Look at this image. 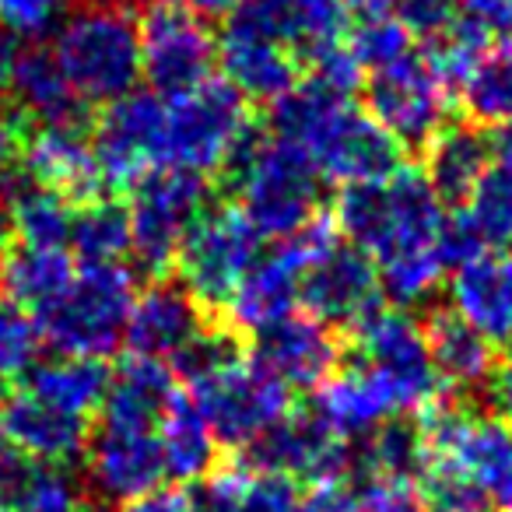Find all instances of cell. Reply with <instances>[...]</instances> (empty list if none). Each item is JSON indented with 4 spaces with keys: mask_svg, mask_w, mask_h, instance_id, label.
I'll return each instance as SVG.
<instances>
[{
    "mask_svg": "<svg viewBox=\"0 0 512 512\" xmlns=\"http://www.w3.org/2000/svg\"><path fill=\"white\" fill-rule=\"evenodd\" d=\"M421 502L439 512H512V428L495 414L432 407L421 414Z\"/></svg>",
    "mask_w": 512,
    "mask_h": 512,
    "instance_id": "obj_1",
    "label": "cell"
},
{
    "mask_svg": "<svg viewBox=\"0 0 512 512\" xmlns=\"http://www.w3.org/2000/svg\"><path fill=\"white\" fill-rule=\"evenodd\" d=\"M225 183L239 193V211L260 235L285 239L313 221L320 207L323 176L295 144L271 137L249 123L246 134L221 165Z\"/></svg>",
    "mask_w": 512,
    "mask_h": 512,
    "instance_id": "obj_2",
    "label": "cell"
},
{
    "mask_svg": "<svg viewBox=\"0 0 512 512\" xmlns=\"http://www.w3.org/2000/svg\"><path fill=\"white\" fill-rule=\"evenodd\" d=\"M446 218L442 197L428 183L425 169L411 165H400L379 183L344 186L334 207L337 232L376 264L418 249H439Z\"/></svg>",
    "mask_w": 512,
    "mask_h": 512,
    "instance_id": "obj_3",
    "label": "cell"
},
{
    "mask_svg": "<svg viewBox=\"0 0 512 512\" xmlns=\"http://www.w3.org/2000/svg\"><path fill=\"white\" fill-rule=\"evenodd\" d=\"M134 295V274L123 264L81 267L64 295L36 313L39 334L67 358L106 362L123 344Z\"/></svg>",
    "mask_w": 512,
    "mask_h": 512,
    "instance_id": "obj_4",
    "label": "cell"
},
{
    "mask_svg": "<svg viewBox=\"0 0 512 512\" xmlns=\"http://www.w3.org/2000/svg\"><path fill=\"white\" fill-rule=\"evenodd\" d=\"M130 214V256L151 281L165 278L176 267L190 225L211 207L207 176L179 165H158L134 183Z\"/></svg>",
    "mask_w": 512,
    "mask_h": 512,
    "instance_id": "obj_5",
    "label": "cell"
},
{
    "mask_svg": "<svg viewBox=\"0 0 512 512\" xmlns=\"http://www.w3.org/2000/svg\"><path fill=\"white\" fill-rule=\"evenodd\" d=\"M260 242L264 235L242 218L239 207H207L179 246V285L204 313H225L235 288L260 260Z\"/></svg>",
    "mask_w": 512,
    "mask_h": 512,
    "instance_id": "obj_6",
    "label": "cell"
},
{
    "mask_svg": "<svg viewBox=\"0 0 512 512\" xmlns=\"http://www.w3.org/2000/svg\"><path fill=\"white\" fill-rule=\"evenodd\" d=\"M358 365L372 372L386 386L397 411L425 414L439 407L442 383L428 355L425 327L411 316V309H383L369 313L355 327Z\"/></svg>",
    "mask_w": 512,
    "mask_h": 512,
    "instance_id": "obj_7",
    "label": "cell"
},
{
    "mask_svg": "<svg viewBox=\"0 0 512 512\" xmlns=\"http://www.w3.org/2000/svg\"><path fill=\"white\" fill-rule=\"evenodd\" d=\"M190 390L218 446L246 449L256 435L295 411L292 390L246 355Z\"/></svg>",
    "mask_w": 512,
    "mask_h": 512,
    "instance_id": "obj_8",
    "label": "cell"
},
{
    "mask_svg": "<svg viewBox=\"0 0 512 512\" xmlns=\"http://www.w3.org/2000/svg\"><path fill=\"white\" fill-rule=\"evenodd\" d=\"M218 60V43L200 18L172 0H155L141 18V78L162 102H179L207 85Z\"/></svg>",
    "mask_w": 512,
    "mask_h": 512,
    "instance_id": "obj_9",
    "label": "cell"
},
{
    "mask_svg": "<svg viewBox=\"0 0 512 512\" xmlns=\"http://www.w3.org/2000/svg\"><path fill=\"white\" fill-rule=\"evenodd\" d=\"M253 123L249 106L225 78H211L186 99L169 102V134H165V165L211 176L221 172L225 158Z\"/></svg>",
    "mask_w": 512,
    "mask_h": 512,
    "instance_id": "obj_10",
    "label": "cell"
},
{
    "mask_svg": "<svg viewBox=\"0 0 512 512\" xmlns=\"http://www.w3.org/2000/svg\"><path fill=\"white\" fill-rule=\"evenodd\" d=\"M453 88L439 78L428 57L407 53L404 60L369 74L365 85V113L400 144V148H428L446 127Z\"/></svg>",
    "mask_w": 512,
    "mask_h": 512,
    "instance_id": "obj_11",
    "label": "cell"
},
{
    "mask_svg": "<svg viewBox=\"0 0 512 512\" xmlns=\"http://www.w3.org/2000/svg\"><path fill=\"white\" fill-rule=\"evenodd\" d=\"M165 134H169V102L151 92H130L127 99L106 106L92 127L95 162L109 197L134 190L144 172L165 165Z\"/></svg>",
    "mask_w": 512,
    "mask_h": 512,
    "instance_id": "obj_12",
    "label": "cell"
},
{
    "mask_svg": "<svg viewBox=\"0 0 512 512\" xmlns=\"http://www.w3.org/2000/svg\"><path fill=\"white\" fill-rule=\"evenodd\" d=\"M242 463L253 470H274L295 481L313 484H341L355 467L351 442L334 435L313 411H292L271 425L264 435H256L242 449Z\"/></svg>",
    "mask_w": 512,
    "mask_h": 512,
    "instance_id": "obj_13",
    "label": "cell"
},
{
    "mask_svg": "<svg viewBox=\"0 0 512 512\" xmlns=\"http://www.w3.org/2000/svg\"><path fill=\"white\" fill-rule=\"evenodd\" d=\"M299 302L313 320L327 323L330 330H355L365 316L379 309L376 260L351 242H337L302 274Z\"/></svg>",
    "mask_w": 512,
    "mask_h": 512,
    "instance_id": "obj_14",
    "label": "cell"
},
{
    "mask_svg": "<svg viewBox=\"0 0 512 512\" xmlns=\"http://www.w3.org/2000/svg\"><path fill=\"white\" fill-rule=\"evenodd\" d=\"M165 481V460L155 432L144 428H109L88 439L85 491L102 505H123Z\"/></svg>",
    "mask_w": 512,
    "mask_h": 512,
    "instance_id": "obj_15",
    "label": "cell"
},
{
    "mask_svg": "<svg viewBox=\"0 0 512 512\" xmlns=\"http://www.w3.org/2000/svg\"><path fill=\"white\" fill-rule=\"evenodd\" d=\"M22 169L39 186L60 193L74 207L109 197L92 148V123H39L29 127Z\"/></svg>",
    "mask_w": 512,
    "mask_h": 512,
    "instance_id": "obj_16",
    "label": "cell"
},
{
    "mask_svg": "<svg viewBox=\"0 0 512 512\" xmlns=\"http://www.w3.org/2000/svg\"><path fill=\"white\" fill-rule=\"evenodd\" d=\"M309 158L323 179H334L341 186H362L379 183L400 169V144L369 113L348 102L313 144Z\"/></svg>",
    "mask_w": 512,
    "mask_h": 512,
    "instance_id": "obj_17",
    "label": "cell"
},
{
    "mask_svg": "<svg viewBox=\"0 0 512 512\" xmlns=\"http://www.w3.org/2000/svg\"><path fill=\"white\" fill-rule=\"evenodd\" d=\"M253 358L288 390H316L337 372L341 341L337 330L309 313H288L285 320L253 334Z\"/></svg>",
    "mask_w": 512,
    "mask_h": 512,
    "instance_id": "obj_18",
    "label": "cell"
},
{
    "mask_svg": "<svg viewBox=\"0 0 512 512\" xmlns=\"http://www.w3.org/2000/svg\"><path fill=\"white\" fill-rule=\"evenodd\" d=\"M207 320L211 313H204L179 281L158 278L141 295H134L123 344L130 348V355L172 362Z\"/></svg>",
    "mask_w": 512,
    "mask_h": 512,
    "instance_id": "obj_19",
    "label": "cell"
},
{
    "mask_svg": "<svg viewBox=\"0 0 512 512\" xmlns=\"http://www.w3.org/2000/svg\"><path fill=\"white\" fill-rule=\"evenodd\" d=\"M449 313L491 348H512V256L481 253L449 278Z\"/></svg>",
    "mask_w": 512,
    "mask_h": 512,
    "instance_id": "obj_20",
    "label": "cell"
},
{
    "mask_svg": "<svg viewBox=\"0 0 512 512\" xmlns=\"http://www.w3.org/2000/svg\"><path fill=\"white\" fill-rule=\"evenodd\" d=\"M0 432L8 435L15 446H22L32 460L50 463V467H67L88 449V421L64 414L57 407L43 404L29 390H15V397L0 411Z\"/></svg>",
    "mask_w": 512,
    "mask_h": 512,
    "instance_id": "obj_21",
    "label": "cell"
},
{
    "mask_svg": "<svg viewBox=\"0 0 512 512\" xmlns=\"http://www.w3.org/2000/svg\"><path fill=\"white\" fill-rule=\"evenodd\" d=\"M8 92L15 99L11 106L32 127H39V123H92L88 120V106L67 85L57 57H53V46L18 43Z\"/></svg>",
    "mask_w": 512,
    "mask_h": 512,
    "instance_id": "obj_22",
    "label": "cell"
},
{
    "mask_svg": "<svg viewBox=\"0 0 512 512\" xmlns=\"http://www.w3.org/2000/svg\"><path fill=\"white\" fill-rule=\"evenodd\" d=\"M218 60L225 67V81L246 102L253 99L271 106L299 81V60L288 46L253 32L228 29V25L218 39Z\"/></svg>",
    "mask_w": 512,
    "mask_h": 512,
    "instance_id": "obj_23",
    "label": "cell"
},
{
    "mask_svg": "<svg viewBox=\"0 0 512 512\" xmlns=\"http://www.w3.org/2000/svg\"><path fill=\"white\" fill-rule=\"evenodd\" d=\"M176 393V372L158 358L130 355L109 372V390L102 400V425L144 428L155 432L158 418Z\"/></svg>",
    "mask_w": 512,
    "mask_h": 512,
    "instance_id": "obj_24",
    "label": "cell"
},
{
    "mask_svg": "<svg viewBox=\"0 0 512 512\" xmlns=\"http://www.w3.org/2000/svg\"><path fill=\"white\" fill-rule=\"evenodd\" d=\"M309 411L323 421L341 439H365L376 432L390 414L397 411L386 393V386L372 376L365 365H355L348 372H334L323 386H316V397Z\"/></svg>",
    "mask_w": 512,
    "mask_h": 512,
    "instance_id": "obj_25",
    "label": "cell"
},
{
    "mask_svg": "<svg viewBox=\"0 0 512 512\" xmlns=\"http://www.w3.org/2000/svg\"><path fill=\"white\" fill-rule=\"evenodd\" d=\"M158 446H162L165 477L179 484L204 481L214 467H218V442H214L211 428H207L204 414H200L197 400L186 393H172L169 407L158 418Z\"/></svg>",
    "mask_w": 512,
    "mask_h": 512,
    "instance_id": "obj_26",
    "label": "cell"
},
{
    "mask_svg": "<svg viewBox=\"0 0 512 512\" xmlns=\"http://www.w3.org/2000/svg\"><path fill=\"white\" fill-rule=\"evenodd\" d=\"M425 341L442 386L477 390L488 383L491 369H495V348L477 330H470L460 316H453L449 309L435 313L425 323Z\"/></svg>",
    "mask_w": 512,
    "mask_h": 512,
    "instance_id": "obj_27",
    "label": "cell"
},
{
    "mask_svg": "<svg viewBox=\"0 0 512 512\" xmlns=\"http://www.w3.org/2000/svg\"><path fill=\"white\" fill-rule=\"evenodd\" d=\"M491 162V141L474 127H442L428 141L425 155V176L442 197V204H463L481 172Z\"/></svg>",
    "mask_w": 512,
    "mask_h": 512,
    "instance_id": "obj_28",
    "label": "cell"
},
{
    "mask_svg": "<svg viewBox=\"0 0 512 512\" xmlns=\"http://www.w3.org/2000/svg\"><path fill=\"white\" fill-rule=\"evenodd\" d=\"M109 390V369L106 362L95 358H57V362H43L32 369L29 393L39 397L43 404L57 407L74 418H85L99 411Z\"/></svg>",
    "mask_w": 512,
    "mask_h": 512,
    "instance_id": "obj_29",
    "label": "cell"
},
{
    "mask_svg": "<svg viewBox=\"0 0 512 512\" xmlns=\"http://www.w3.org/2000/svg\"><path fill=\"white\" fill-rule=\"evenodd\" d=\"M74 281V264L67 249H39L22 246L11 249V256L0 264V292L32 316L50 306L57 295Z\"/></svg>",
    "mask_w": 512,
    "mask_h": 512,
    "instance_id": "obj_30",
    "label": "cell"
},
{
    "mask_svg": "<svg viewBox=\"0 0 512 512\" xmlns=\"http://www.w3.org/2000/svg\"><path fill=\"white\" fill-rule=\"evenodd\" d=\"M456 92L474 123L495 130L512 127V36H498L484 46Z\"/></svg>",
    "mask_w": 512,
    "mask_h": 512,
    "instance_id": "obj_31",
    "label": "cell"
},
{
    "mask_svg": "<svg viewBox=\"0 0 512 512\" xmlns=\"http://www.w3.org/2000/svg\"><path fill=\"white\" fill-rule=\"evenodd\" d=\"M456 218L467 225L481 253L512 246V162L491 155L488 169L474 183V190L463 197Z\"/></svg>",
    "mask_w": 512,
    "mask_h": 512,
    "instance_id": "obj_32",
    "label": "cell"
},
{
    "mask_svg": "<svg viewBox=\"0 0 512 512\" xmlns=\"http://www.w3.org/2000/svg\"><path fill=\"white\" fill-rule=\"evenodd\" d=\"M15 221V235H22V246H39V249H64L71 239V221H74V204L64 200L60 193L39 186L36 179H29V172H18V179L11 183L8 197H4Z\"/></svg>",
    "mask_w": 512,
    "mask_h": 512,
    "instance_id": "obj_33",
    "label": "cell"
},
{
    "mask_svg": "<svg viewBox=\"0 0 512 512\" xmlns=\"http://www.w3.org/2000/svg\"><path fill=\"white\" fill-rule=\"evenodd\" d=\"M67 246L81 260V267L120 264L130 253V214L116 197H102L74 207L71 239Z\"/></svg>",
    "mask_w": 512,
    "mask_h": 512,
    "instance_id": "obj_34",
    "label": "cell"
},
{
    "mask_svg": "<svg viewBox=\"0 0 512 512\" xmlns=\"http://www.w3.org/2000/svg\"><path fill=\"white\" fill-rule=\"evenodd\" d=\"M355 463L369 470L372 484H414L425 467V439L418 425L383 421L376 432L362 439V453Z\"/></svg>",
    "mask_w": 512,
    "mask_h": 512,
    "instance_id": "obj_35",
    "label": "cell"
},
{
    "mask_svg": "<svg viewBox=\"0 0 512 512\" xmlns=\"http://www.w3.org/2000/svg\"><path fill=\"white\" fill-rule=\"evenodd\" d=\"M376 271H379V292L397 309H414L439 292L449 267L439 249H418V253L379 260Z\"/></svg>",
    "mask_w": 512,
    "mask_h": 512,
    "instance_id": "obj_36",
    "label": "cell"
},
{
    "mask_svg": "<svg viewBox=\"0 0 512 512\" xmlns=\"http://www.w3.org/2000/svg\"><path fill=\"white\" fill-rule=\"evenodd\" d=\"M348 50L355 57V64L362 67V74L383 71V67L404 60L411 50V32L390 15V11H372V15L351 18L348 25Z\"/></svg>",
    "mask_w": 512,
    "mask_h": 512,
    "instance_id": "obj_37",
    "label": "cell"
},
{
    "mask_svg": "<svg viewBox=\"0 0 512 512\" xmlns=\"http://www.w3.org/2000/svg\"><path fill=\"white\" fill-rule=\"evenodd\" d=\"M242 355H246V351H242L239 330H232L225 320H214L211 316V320L193 334V341L172 358L169 369L176 372L179 379H186L190 386H197V383H204V379L218 376V372L228 369L232 362H239Z\"/></svg>",
    "mask_w": 512,
    "mask_h": 512,
    "instance_id": "obj_38",
    "label": "cell"
},
{
    "mask_svg": "<svg viewBox=\"0 0 512 512\" xmlns=\"http://www.w3.org/2000/svg\"><path fill=\"white\" fill-rule=\"evenodd\" d=\"M43 344L46 341L39 334L36 316L0 292V376L15 379L22 372L36 369Z\"/></svg>",
    "mask_w": 512,
    "mask_h": 512,
    "instance_id": "obj_39",
    "label": "cell"
},
{
    "mask_svg": "<svg viewBox=\"0 0 512 512\" xmlns=\"http://www.w3.org/2000/svg\"><path fill=\"white\" fill-rule=\"evenodd\" d=\"M299 498L302 495H299V481H295V477L274 474V470H253L242 463L235 512H295Z\"/></svg>",
    "mask_w": 512,
    "mask_h": 512,
    "instance_id": "obj_40",
    "label": "cell"
},
{
    "mask_svg": "<svg viewBox=\"0 0 512 512\" xmlns=\"http://www.w3.org/2000/svg\"><path fill=\"white\" fill-rule=\"evenodd\" d=\"M15 512H88V491L85 484L74 481V474L67 467L43 463L29 495L22 498V505Z\"/></svg>",
    "mask_w": 512,
    "mask_h": 512,
    "instance_id": "obj_41",
    "label": "cell"
},
{
    "mask_svg": "<svg viewBox=\"0 0 512 512\" xmlns=\"http://www.w3.org/2000/svg\"><path fill=\"white\" fill-rule=\"evenodd\" d=\"M71 0H0V29L15 39L39 43V36L64 22Z\"/></svg>",
    "mask_w": 512,
    "mask_h": 512,
    "instance_id": "obj_42",
    "label": "cell"
},
{
    "mask_svg": "<svg viewBox=\"0 0 512 512\" xmlns=\"http://www.w3.org/2000/svg\"><path fill=\"white\" fill-rule=\"evenodd\" d=\"M386 11L411 32V39L421 36L428 43L460 22L456 0H386Z\"/></svg>",
    "mask_w": 512,
    "mask_h": 512,
    "instance_id": "obj_43",
    "label": "cell"
},
{
    "mask_svg": "<svg viewBox=\"0 0 512 512\" xmlns=\"http://www.w3.org/2000/svg\"><path fill=\"white\" fill-rule=\"evenodd\" d=\"M39 470H43V463L32 460L22 446H15L8 435L0 432V509L15 512L22 498L29 495Z\"/></svg>",
    "mask_w": 512,
    "mask_h": 512,
    "instance_id": "obj_44",
    "label": "cell"
},
{
    "mask_svg": "<svg viewBox=\"0 0 512 512\" xmlns=\"http://www.w3.org/2000/svg\"><path fill=\"white\" fill-rule=\"evenodd\" d=\"M32 123L15 106H0V200L8 197L11 183L22 172V151Z\"/></svg>",
    "mask_w": 512,
    "mask_h": 512,
    "instance_id": "obj_45",
    "label": "cell"
},
{
    "mask_svg": "<svg viewBox=\"0 0 512 512\" xmlns=\"http://www.w3.org/2000/svg\"><path fill=\"white\" fill-rule=\"evenodd\" d=\"M456 11L484 36H512V0H456Z\"/></svg>",
    "mask_w": 512,
    "mask_h": 512,
    "instance_id": "obj_46",
    "label": "cell"
},
{
    "mask_svg": "<svg viewBox=\"0 0 512 512\" xmlns=\"http://www.w3.org/2000/svg\"><path fill=\"white\" fill-rule=\"evenodd\" d=\"M362 512H425V502L414 495L411 484H369Z\"/></svg>",
    "mask_w": 512,
    "mask_h": 512,
    "instance_id": "obj_47",
    "label": "cell"
},
{
    "mask_svg": "<svg viewBox=\"0 0 512 512\" xmlns=\"http://www.w3.org/2000/svg\"><path fill=\"white\" fill-rule=\"evenodd\" d=\"M295 512H362V498L348 484H316L306 498H299Z\"/></svg>",
    "mask_w": 512,
    "mask_h": 512,
    "instance_id": "obj_48",
    "label": "cell"
},
{
    "mask_svg": "<svg viewBox=\"0 0 512 512\" xmlns=\"http://www.w3.org/2000/svg\"><path fill=\"white\" fill-rule=\"evenodd\" d=\"M120 512H197V502L183 488H155L148 495L123 502Z\"/></svg>",
    "mask_w": 512,
    "mask_h": 512,
    "instance_id": "obj_49",
    "label": "cell"
},
{
    "mask_svg": "<svg viewBox=\"0 0 512 512\" xmlns=\"http://www.w3.org/2000/svg\"><path fill=\"white\" fill-rule=\"evenodd\" d=\"M484 386H488V400H491L495 418H502L505 425L512 428V355L491 369V376Z\"/></svg>",
    "mask_w": 512,
    "mask_h": 512,
    "instance_id": "obj_50",
    "label": "cell"
},
{
    "mask_svg": "<svg viewBox=\"0 0 512 512\" xmlns=\"http://www.w3.org/2000/svg\"><path fill=\"white\" fill-rule=\"evenodd\" d=\"M176 8H183L186 15H193V18H221L225 22L228 15H232L235 8H239V0H172Z\"/></svg>",
    "mask_w": 512,
    "mask_h": 512,
    "instance_id": "obj_51",
    "label": "cell"
},
{
    "mask_svg": "<svg viewBox=\"0 0 512 512\" xmlns=\"http://www.w3.org/2000/svg\"><path fill=\"white\" fill-rule=\"evenodd\" d=\"M15 50H18V39L11 36V32L0 29V95H8L11 64H15Z\"/></svg>",
    "mask_w": 512,
    "mask_h": 512,
    "instance_id": "obj_52",
    "label": "cell"
},
{
    "mask_svg": "<svg viewBox=\"0 0 512 512\" xmlns=\"http://www.w3.org/2000/svg\"><path fill=\"white\" fill-rule=\"evenodd\" d=\"M11 249H15V221H11L8 204L0 200V264L11 256Z\"/></svg>",
    "mask_w": 512,
    "mask_h": 512,
    "instance_id": "obj_53",
    "label": "cell"
},
{
    "mask_svg": "<svg viewBox=\"0 0 512 512\" xmlns=\"http://www.w3.org/2000/svg\"><path fill=\"white\" fill-rule=\"evenodd\" d=\"M491 155L509 158V162H512V127H502V130H498L495 141H491Z\"/></svg>",
    "mask_w": 512,
    "mask_h": 512,
    "instance_id": "obj_54",
    "label": "cell"
},
{
    "mask_svg": "<svg viewBox=\"0 0 512 512\" xmlns=\"http://www.w3.org/2000/svg\"><path fill=\"white\" fill-rule=\"evenodd\" d=\"M467 512H491V509H467Z\"/></svg>",
    "mask_w": 512,
    "mask_h": 512,
    "instance_id": "obj_55",
    "label": "cell"
},
{
    "mask_svg": "<svg viewBox=\"0 0 512 512\" xmlns=\"http://www.w3.org/2000/svg\"><path fill=\"white\" fill-rule=\"evenodd\" d=\"M0 512H11V509H0Z\"/></svg>",
    "mask_w": 512,
    "mask_h": 512,
    "instance_id": "obj_56",
    "label": "cell"
}]
</instances>
